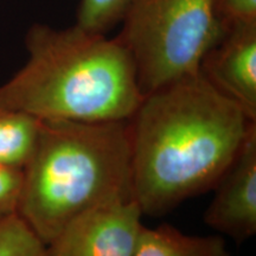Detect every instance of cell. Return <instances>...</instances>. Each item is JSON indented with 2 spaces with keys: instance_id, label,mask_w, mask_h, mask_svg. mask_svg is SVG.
I'll use <instances>...</instances> for the list:
<instances>
[{
  "instance_id": "obj_4",
  "label": "cell",
  "mask_w": 256,
  "mask_h": 256,
  "mask_svg": "<svg viewBox=\"0 0 256 256\" xmlns=\"http://www.w3.org/2000/svg\"><path fill=\"white\" fill-rule=\"evenodd\" d=\"M121 25L116 37L132 56L142 95L200 72L226 28L215 0H139Z\"/></svg>"
},
{
  "instance_id": "obj_9",
  "label": "cell",
  "mask_w": 256,
  "mask_h": 256,
  "mask_svg": "<svg viewBox=\"0 0 256 256\" xmlns=\"http://www.w3.org/2000/svg\"><path fill=\"white\" fill-rule=\"evenodd\" d=\"M40 119L22 110L0 108V165L24 168L36 148Z\"/></svg>"
},
{
  "instance_id": "obj_1",
  "label": "cell",
  "mask_w": 256,
  "mask_h": 256,
  "mask_svg": "<svg viewBox=\"0 0 256 256\" xmlns=\"http://www.w3.org/2000/svg\"><path fill=\"white\" fill-rule=\"evenodd\" d=\"M256 124L200 72L144 95L128 119L133 198L164 216L214 188Z\"/></svg>"
},
{
  "instance_id": "obj_13",
  "label": "cell",
  "mask_w": 256,
  "mask_h": 256,
  "mask_svg": "<svg viewBox=\"0 0 256 256\" xmlns=\"http://www.w3.org/2000/svg\"><path fill=\"white\" fill-rule=\"evenodd\" d=\"M215 10L226 25L256 22V0H215Z\"/></svg>"
},
{
  "instance_id": "obj_12",
  "label": "cell",
  "mask_w": 256,
  "mask_h": 256,
  "mask_svg": "<svg viewBox=\"0 0 256 256\" xmlns=\"http://www.w3.org/2000/svg\"><path fill=\"white\" fill-rule=\"evenodd\" d=\"M23 188V168L0 165V220L18 210Z\"/></svg>"
},
{
  "instance_id": "obj_3",
  "label": "cell",
  "mask_w": 256,
  "mask_h": 256,
  "mask_svg": "<svg viewBox=\"0 0 256 256\" xmlns=\"http://www.w3.org/2000/svg\"><path fill=\"white\" fill-rule=\"evenodd\" d=\"M121 200H134L128 120L40 119L17 214L46 246L74 217Z\"/></svg>"
},
{
  "instance_id": "obj_10",
  "label": "cell",
  "mask_w": 256,
  "mask_h": 256,
  "mask_svg": "<svg viewBox=\"0 0 256 256\" xmlns=\"http://www.w3.org/2000/svg\"><path fill=\"white\" fill-rule=\"evenodd\" d=\"M139 0H80L76 23L83 30L107 34L124 22Z\"/></svg>"
},
{
  "instance_id": "obj_5",
  "label": "cell",
  "mask_w": 256,
  "mask_h": 256,
  "mask_svg": "<svg viewBox=\"0 0 256 256\" xmlns=\"http://www.w3.org/2000/svg\"><path fill=\"white\" fill-rule=\"evenodd\" d=\"M142 216L136 200L92 208L69 220L44 256H133Z\"/></svg>"
},
{
  "instance_id": "obj_2",
  "label": "cell",
  "mask_w": 256,
  "mask_h": 256,
  "mask_svg": "<svg viewBox=\"0 0 256 256\" xmlns=\"http://www.w3.org/2000/svg\"><path fill=\"white\" fill-rule=\"evenodd\" d=\"M25 46L28 62L0 86V108L43 120L102 122L128 120L142 100L132 56L118 37L75 24H34Z\"/></svg>"
},
{
  "instance_id": "obj_11",
  "label": "cell",
  "mask_w": 256,
  "mask_h": 256,
  "mask_svg": "<svg viewBox=\"0 0 256 256\" xmlns=\"http://www.w3.org/2000/svg\"><path fill=\"white\" fill-rule=\"evenodd\" d=\"M46 248L17 212L0 220V256H44Z\"/></svg>"
},
{
  "instance_id": "obj_6",
  "label": "cell",
  "mask_w": 256,
  "mask_h": 256,
  "mask_svg": "<svg viewBox=\"0 0 256 256\" xmlns=\"http://www.w3.org/2000/svg\"><path fill=\"white\" fill-rule=\"evenodd\" d=\"M204 223L238 243L256 234V124L215 186Z\"/></svg>"
},
{
  "instance_id": "obj_8",
  "label": "cell",
  "mask_w": 256,
  "mask_h": 256,
  "mask_svg": "<svg viewBox=\"0 0 256 256\" xmlns=\"http://www.w3.org/2000/svg\"><path fill=\"white\" fill-rule=\"evenodd\" d=\"M133 256H230L220 235L191 236L162 224L156 228L142 226Z\"/></svg>"
},
{
  "instance_id": "obj_7",
  "label": "cell",
  "mask_w": 256,
  "mask_h": 256,
  "mask_svg": "<svg viewBox=\"0 0 256 256\" xmlns=\"http://www.w3.org/2000/svg\"><path fill=\"white\" fill-rule=\"evenodd\" d=\"M200 72L256 121V22L226 25L202 60Z\"/></svg>"
}]
</instances>
